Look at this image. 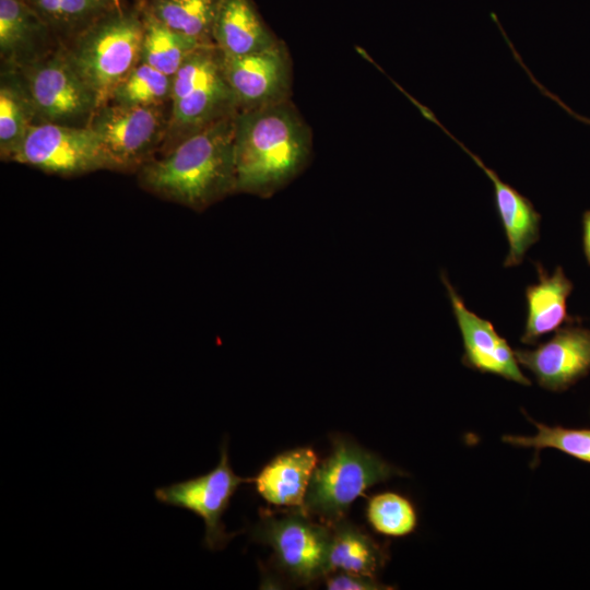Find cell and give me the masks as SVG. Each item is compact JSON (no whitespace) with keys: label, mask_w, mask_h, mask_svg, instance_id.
Returning a JSON list of instances; mask_svg holds the SVG:
<instances>
[{"label":"cell","mask_w":590,"mask_h":590,"mask_svg":"<svg viewBox=\"0 0 590 590\" xmlns=\"http://www.w3.org/2000/svg\"><path fill=\"white\" fill-rule=\"evenodd\" d=\"M311 132L291 99L238 111L236 192L270 198L307 167Z\"/></svg>","instance_id":"cell-1"},{"label":"cell","mask_w":590,"mask_h":590,"mask_svg":"<svg viewBox=\"0 0 590 590\" xmlns=\"http://www.w3.org/2000/svg\"><path fill=\"white\" fill-rule=\"evenodd\" d=\"M237 114L180 140L162 158L148 162L139 169L141 186L196 211L235 193Z\"/></svg>","instance_id":"cell-2"},{"label":"cell","mask_w":590,"mask_h":590,"mask_svg":"<svg viewBox=\"0 0 590 590\" xmlns=\"http://www.w3.org/2000/svg\"><path fill=\"white\" fill-rule=\"evenodd\" d=\"M142 10H109L74 36L64 51L92 90L97 108L109 102L115 87L141 62Z\"/></svg>","instance_id":"cell-3"},{"label":"cell","mask_w":590,"mask_h":590,"mask_svg":"<svg viewBox=\"0 0 590 590\" xmlns=\"http://www.w3.org/2000/svg\"><path fill=\"white\" fill-rule=\"evenodd\" d=\"M170 101L166 132L172 135L173 145L238 113L225 76L223 52L215 44L201 45L184 61L173 76Z\"/></svg>","instance_id":"cell-4"},{"label":"cell","mask_w":590,"mask_h":590,"mask_svg":"<svg viewBox=\"0 0 590 590\" xmlns=\"http://www.w3.org/2000/svg\"><path fill=\"white\" fill-rule=\"evenodd\" d=\"M404 473L349 439L334 437L331 455L317 463L302 510L327 524L345 518L351 504L380 482Z\"/></svg>","instance_id":"cell-5"},{"label":"cell","mask_w":590,"mask_h":590,"mask_svg":"<svg viewBox=\"0 0 590 590\" xmlns=\"http://www.w3.org/2000/svg\"><path fill=\"white\" fill-rule=\"evenodd\" d=\"M251 538L273 550L279 568L294 582L307 585L329 574L331 529L299 509L263 515Z\"/></svg>","instance_id":"cell-6"},{"label":"cell","mask_w":590,"mask_h":590,"mask_svg":"<svg viewBox=\"0 0 590 590\" xmlns=\"http://www.w3.org/2000/svg\"><path fill=\"white\" fill-rule=\"evenodd\" d=\"M99 144L104 166L114 170L140 169L167 131L160 106L98 107L87 125Z\"/></svg>","instance_id":"cell-7"},{"label":"cell","mask_w":590,"mask_h":590,"mask_svg":"<svg viewBox=\"0 0 590 590\" xmlns=\"http://www.w3.org/2000/svg\"><path fill=\"white\" fill-rule=\"evenodd\" d=\"M23 84L43 122L66 125L90 118L97 109L96 97L69 61L63 50L38 56L19 66Z\"/></svg>","instance_id":"cell-8"},{"label":"cell","mask_w":590,"mask_h":590,"mask_svg":"<svg viewBox=\"0 0 590 590\" xmlns=\"http://www.w3.org/2000/svg\"><path fill=\"white\" fill-rule=\"evenodd\" d=\"M11 161L61 176L105 168L98 140L91 128L52 122L33 125Z\"/></svg>","instance_id":"cell-9"},{"label":"cell","mask_w":590,"mask_h":590,"mask_svg":"<svg viewBox=\"0 0 590 590\" xmlns=\"http://www.w3.org/2000/svg\"><path fill=\"white\" fill-rule=\"evenodd\" d=\"M217 465L206 474L155 489L156 499L165 505L192 511L204 521V545L223 548L233 535L225 531L222 516L238 486L252 480L234 473L228 462L226 440L220 449Z\"/></svg>","instance_id":"cell-10"},{"label":"cell","mask_w":590,"mask_h":590,"mask_svg":"<svg viewBox=\"0 0 590 590\" xmlns=\"http://www.w3.org/2000/svg\"><path fill=\"white\" fill-rule=\"evenodd\" d=\"M224 72L236 97L238 111L290 99L291 59L286 46L275 45L244 56H225Z\"/></svg>","instance_id":"cell-11"},{"label":"cell","mask_w":590,"mask_h":590,"mask_svg":"<svg viewBox=\"0 0 590 590\" xmlns=\"http://www.w3.org/2000/svg\"><path fill=\"white\" fill-rule=\"evenodd\" d=\"M574 323L534 349L515 350L518 363L546 390L564 391L590 373V330Z\"/></svg>","instance_id":"cell-12"},{"label":"cell","mask_w":590,"mask_h":590,"mask_svg":"<svg viewBox=\"0 0 590 590\" xmlns=\"http://www.w3.org/2000/svg\"><path fill=\"white\" fill-rule=\"evenodd\" d=\"M440 278L462 337L464 350L462 364L483 374L496 375L519 385L530 386L531 381L521 371L515 351L507 340L498 334L489 320L467 308L444 272Z\"/></svg>","instance_id":"cell-13"},{"label":"cell","mask_w":590,"mask_h":590,"mask_svg":"<svg viewBox=\"0 0 590 590\" xmlns=\"http://www.w3.org/2000/svg\"><path fill=\"white\" fill-rule=\"evenodd\" d=\"M441 128L491 179L494 187L496 212L509 246L504 267L519 266L529 248L540 239L541 214L527 197L503 181L497 173L487 167L477 155L471 152L444 126Z\"/></svg>","instance_id":"cell-14"},{"label":"cell","mask_w":590,"mask_h":590,"mask_svg":"<svg viewBox=\"0 0 590 590\" xmlns=\"http://www.w3.org/2000/svg\"><path fill=\"white\" fill-rule=\"evenodd\" d=\"M534 264L538 283L526 288L527 319L520 338L527 345H534L542 337L556 331L563 324L575 322L567 311V299L574 285L562 267H557L550 275L540 262Z\"/></svg>","instance_id":"cell-15"},{"label":"cell","mask_w":590,"mask_h":590,"mask_svg":"<svg viewBox=\"0 0 590 590\" xmlns=\"http://www.w3.org/2000/svg\"><path fill=\"white\" fill-rule=\"evenodd\" d=\"M316 465L317 456L311 448H295L274 457L252 482L266 502L302 509Z\"/></svg>","instance_id":"cell-16"},{"label":"cell","mask_w":590,"mask_h":590,"mask_svg":"<svg viewBox=\"0 0 590 590\" xmlns=\"http://www.w3.org/2000/svg\"><path fill=\"white\" fill-rule=\"evenodd\" d=\"M212 39L225 56L262 51L279 42L263 23L251 0H221Z\"/></svg>","instance_id":"cell-17"},{"label":"cell","mask_w":590,"mask_h":590,"mask_svg":"<svg viewBox=\"0 0 590 590\" xmlns=\"http://www.w3.org/2000/svg\"><path fill=\"white\" fill-rule=\"evenodd\" d=\"M329 527V574L345 571L376 577L388 559L386 550L345 518Z\"/></svg>","instance_id":"cell-18"},{"label":"cell","mask_w":590,"mask_h":590,"mask_svg":"<svg viewBox=\"0 0 590 590\" xmlns=\"http://www.w3.org/2000/svg\"><path fill=\"white\" fill-rule=\"evenodd\" d=\"M49 32L25 0H0L1 58L19 67L38 56L36 44Z\"/></svg>","instance_id":"cell-19"},{"label":"cell","mask_w":590,"mask_h":590,"mask_svg":"<svg viewBox=\"0 0 590 590\" xmlns=\"http://www.w3.org/2000/svg\"><path fill=\"white\" fill-rule=\"evenodd\" d=\"M143 42L141 62L166 75L174 76L188 56L201 45L181 35L157 20L145 7L142 9Z\"/></svg>","instance_id":"cell-20"},{"label":"cell","mask_w":590,"mask_h":590,"mask_svg":"<svg viewBox=\"0 0 590 590\" xmlns=\"http://www.w3.org/2000/svg\"><path fill=\"white\" fill-rule=\"evenodd\" d=\"M221 0H150L148 10L170 30L214 44L212 30Z\"/></svg>","instance_id":"cell-21"},{"label":"cell","mask_w":590,"mask_h":590,"mask_svg":"<svg viewBox=\"0 0 590 590\" xmlns=\"http://www.w3.org/2000/svg\"><path fill=\"white\" fill-rule=\"evenodd\" d=\"M36 117L32 102L20 80L1 82L0 86V153L10 160Z\"/></svg>","instance_id":"cell-22"},{"label":"cell","mask_w":590,"mask_h":590,"mask_svg":"<svg viewBox=\"0 0 590 590\" xmlns=\"http://www.w3.org/2000/svg\"><path fill=\"white\" fill-rule=\"evenodd\" d=\"M49 31L79 34L97 17L118 7L111 0H25Z\"/></svg>","instance_id":"cell-23"},{"label":"cell","mask_w":590,"mask_h":590,"mask_svg":"<svg viewBox=\"0 0 590 590\" xmlns=\"http://www.w3.org/2000/svg\"><path fill=\"white\" fill-rule=\"evenodd\" d=\"M173 76L140 62L115 87L109 101L125 106H160L170 98Z\"/></svg>","instance_id":"cell-24"},{"label":"cell","mask_w":590,"mask_h":590,"mask_svg":"<svg viewBox=\"0 0 590 590\" xmlns=\"http://www.w3.org/2000/svg\"><path fill=\"white\" fill-rule=\"evenodd\" d=\"M533 436L505 435L503 441L515 447L533 448L535 456L542 449L554 448L578 460L590 463V429L548 426L535 421Z\"/></svg>","instance_id":"cell-25"},{"label":"cell","mask_w":590,"mask_h":590,"mask_svg":"<svg viewBox=\"0 0 590 590\" xmlns=\"http://www.w3.org/2000/svg\"><path fill=\"white\" fill-rule=\"evenodd\" d=\"M367 519L375 531L388 536H405L417 527L412 503L400 494L386 492L369 498Z\"/></svg>","instance_id":"cell-26"},{"label":"cell","mask_w":590,"mask_h":590,"mask_svg":"<svg viewBox=\"0 0 590 590\" xmlns=\"http://www.w3.org/2000/svg\"><path fill=\"white\" fill-rule=\"evenodd\" d=\"M326 586L329 590H382L391 589L376 580L375 577L351 574L345 571H333L326 577Z\"/></svg>","instance_id":"cell-27"},{"label":"cell","mask_w":590,"mask_h":590,"mask_svg":"<svg viewBox=\"0 0 590 590\" xmlns=\"http://www.w3.org/2000/svg\"><path fill=\"white\" fill-rule=\"evenodd\" d=\"M582 246L587 262L590 264V210L582 215Z\"/></svg>","instance_id":"cell-28"},{"label":"cell","mask_w":590,"mask_h":590,"mask_svg":"<svg viewBox=\"0 0 590 590\" xmlns=\"http://www.w3.org/2000/svg\"><path fill=\"white\" fill-rule=\"evenodd\" d=\"M111 1H114V2L116 3V4H118V3H119V0H111Z\"/></svg>","instance_id":"cell-29"}]
</instances>
